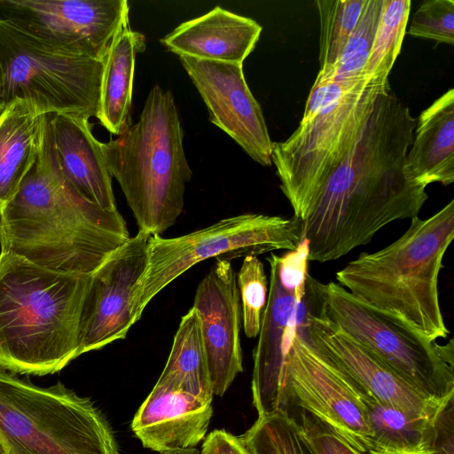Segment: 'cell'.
<instances>
[{
    "label": "cell",
    "instance_id": "obj_1",
    "mask_svg": "<svg viewBox=\"0 0 454 454\" xmlns=\"http://www.w3.org/2000/svg\"><path fill=\"white\" fill-rule=\"evenodd\" d=\"M416 119L389 89L376 96L360 135L303 221L309 261H335L371 242L385 225L419 215L428 199L405 158Z\"/></svg>",
    "mask_w": 454,
    "mask_h": 454
},
{
    "label": "cell",
    "instance_id": "obj_2",
    "mask_svg": "<svg viewBox=\"0 0 454 454\" xmlns=\"http://www.w3.org/2000/svg\"><path fill=\"white\" fill-rule=\"evenodd\" d=\"M129 238L118 210L89 201L60 174L43 119L35 162L0 211L1 252L54 271L90 275Z\"/></svg>",
    "mask_w": 454,
    "mask_h": 454
},
{
    "label": "cell",
    "instance_id": "obj_3",
    "mask_svg": "<svg viewBox=\"0 0 454 454\" xmlns=\"http://www.w3.org/2000/svg\"><path fill=\"white\" fill-rule=\"evenodd\" d=\"M90 275L54 271L0 253V368L44 376L79 356Z\"/></svg>",
    "mask_w": 454,
    "mask_h": 454
},
{
    "label": "cell",
    "instance_id": "obj_4",
    "mask_svg": "<svg viewBox=\"0 0 454 454\" xmlns=\"http://www.w3.org/2000/svg\"><path fill=\"white\" fill-rule=\"evenodd\" d=\"M453 238L451 200L427 219L412 218L395 242L373 253H361L335 278L357 299L427 339H445L450 332L441 310L438 279Z\"/></svg>",
    "mask_w": 454,
    "mask_h": 454
},
{
    "label": "cell",
    "instance_id": "obj_5",
    "mask_svg": "<svg viewBox=\"0 0 454 454\" xmlns=\"http://www.w3.org/2000/svg\"><path fill=\"white\" fill-rule=\"evenodd\" d=\"M169 90L154 85L135 124L102 143L106 167L119 183L139 231L160 235L183 212L192 170Z\"/></svg>",
    "mask_w": 454,
    "mask_h": 454
},
{
    "label": "cell",
    "instance_id": "obj_6",
    "mask_svg": "<svg viewBox=\"0 0 454 454\" xmlns=\"http://www.w3.org/2000/svg\"><path fill=\"white\" fill-rule=\"evenodd\" d=\"M4 454H121L103 412L61 382L39 387L0 368Z\"/></svg>",
    "mask_w": 454,
    "mask_h": 454
},
{
    "label": "cell",
    "instance_id": "obj_7",
    "mask_svg": "<svg viewBox=\"0 0 454 454\" xmlns=\"http://www.w3.org/2000/svg\"><path fill=\"white\" fill-rule=\"evenodd\" d=\"M302 228L303 222L294 216L246 213L176 238L151 235L147 264L134 292L135 322L163 288L195 264L211 258L231 261L294 251L303 239Z\"/></svg>",
    "mask_w": 454,
    "mask_h": 454
},
{
    "label": "cell",
    "instance_id": "obj_8",
    "mask_svg": "<svg viewBox=\"0 0 454 454\" xmlns=\"http://www.w3.org/2000/svg\"><path fill=\"white\" fill-rule=\"evenodd\" d=\"M387 87L361 85L301 121L286 140L272 143L271 162L294 217L304 221L325 183L356 142L376 96Z\"/></svg>",
    "mask_w": 454,
    "mask_h": 454
},
{
    "label": "cell",
    "instance_id": "obj_9",
    "mask_svg": "<svg viewBox=\"0 0 454 454\" xmlns=\"http://www.w3.org/2000/svg\"><path fill=\"white\" fill-rule=\"evenodd\" d=\"M104 61L55 51L0 21V75L5 106L32 103L41 114L98 117Z\"/></svg>",
    "mask_w": 454,
    "mask_h": 454
},
{
    "label": "cell",
    "instance_id": "obj_10",
    "mask_svg": "<svg viewBox=\"0 0 454 454\" xmlns=\"http://www.w3.org/2000/svg\"><path fill=\"white\" fill-rule=\"evenodd\" d=\"M324 294L328 317L406 383L434 399L454 396L452 339L439 345L333 281Z\"/></svg>",
    "mask_w": 454,
    "mask_h": 454
},
{
    "label": "cell",
    "instance_id": "obj_11",
    "mask_svg": "<svg viewBox=\"0 0 454 454\" xmlns=\"http://www.w3.org/2000/svg\"><path fill=\"white\" fill-rule=\"evenodd\" d=\"M286 377L294 406L309 411L352 447L367 453L371 429L361 401L365 392L312 340L308 314L290 335Z\"/></svg>",
    "mask_w": 454,
    "mask_h": 454
},
{
    "label": "cell",
    "instance_id": "obj_12",
    "mask_svg": "<svg viewBox=\"0 0 454 454\" xmlns=\"http://www.w3.org/2000/svg\"><path fill=\"white\" fill-rule=\"evenodd\" d=\"M129 11L126 0H0V21L55 51L102 61Z\"/></svg>",
    "mask_w": 454,
    "mask_h": 454
},
{
    "label": "cell",
    "instance_id": "obj_13",
    "mask_svg": "<svg viewBox=\"0 0 454 454\" xmlns=\"http://www.w3.org/2000/svg\"><path fill=\"white\" fill-rule=\"evenodd\" d=\"M324 288V283L308 276V332L312 340L367 395L434 419L451 397L442 401L420 393L345 333L325 312Z\"/></svg>",
    "mask_w": 454,
    "mask_h": 454
},
{
    "label": "cell",
    "instance_id": "obj_14",
    "mask_svg": "<svg viewBox=\"0 0 454 454\" xmlns=\"http://www.w3.org/2000/svg\"><path fill=\"white\" fill-rule=\"evenodd\" d=\"M150 236L138 231L90 274L80 317L79 356L125 339L136 323L133 297L147 264Z\"/></svg>",
    "mask_w": 454,
    "mask_h": 454
},
{
    "label": "cell",
    "instance_id": "obj_15",
    "mask_svg": "<svg viewBox=\"0 0 454 454\" xmlns=\"http://www.w3.org/2000/svg\"><path fill=\"white\" fill-rule=\"evenodd\" d=\"M267 262L270 289L254 349L251 382L253 404L258 417L290 413L294 407L286 377V356L290 335L309 308L306 283L297 286L281 279L273 252Z\"/></svg>",
    "mask_w": 454,
    "mask_h": 454
},
{
    "label": "cell",
    "instance_id": "obj_16",
    "mask_svg": "<svg viewBox=\"0 0 454 454\" xmlns=\"http://www.w3.org/2000/svg\"><path fill=\"white\" fill-rule=\"evenodd\" d=\"M180 62L206 104L209 121L257 163L270 166L273 142L243 65L184 56Z\"/></svg>",
    "mask_w": 454,
    "mask_h": 454
},
{
    "label": "cell",
    "instance_id": "obj_17",
    "mask_svg": "<svg viewBox=\"0 0 454 454\" xmlns=\"http://www.w3.org/2000/svg\"><path fill=\"white\" fill-rule=\"evenodd\" d=\"M192 308L200 318L213 395L223 396L243 372L241 304L231 261L216 259L196 289Z\"/></svg>",
    "mask_w": 454,
    "mask_h": 454
},
{
    "label": "cell",
    "instance_id": "obj_18",
    "mask_svg": "<svg viewBox=\"0 0 454 454\" xmlns=\"http://www.w3.org/2000/svg\"><path fill=\"white\" fill-rule=\"evenodd\" d=\"M44 128L55 165L63 177L89 201L107 211L117 209L102 143L88 119L44 114Z\"/></svg>",
    "mask_w": 454,
    "mask_h": 454
},
{
    "label": "cell",
    "instance_id": "obj_19",
    "mask_svg": "<svg viewBox=\"0 0 454 454\" xmlns=\"http://www.w3.org/2000/svg\"><path fill=\"white\" fill-rule=\"evenodd\" d=\"M212 401L157 381L131 422L145 448L160 454L195 448L206 437Z\"/></svg>",
    "mask_w": 454,
    "mask_h": 454
},
{
    "label": "cell",
    "instance_id": "obj_20",
    "mask_svg": "<svg viewBox=\"0 0 454 454\" xmlns=\"http://www.w3.org/2000/svg\"><path fill=\"white\" fill-rule=\"evenodd\" d=\"M262 30L255 20L215 6L181 23L160 43L179 57L243 65Z\"/></svg>",
    "mask_w": 454,
    "mask_h": 454
},
{
    "label": "cell",
    "instance_id": "obj_21",
    "mask_svg": "<svg viewBox=\"0 0 454 454\" xmlns=\"http://www.w3.org/2000/svg\"><path fill=\"white\" fill-rule=\"evenodd\" d=\"M405 158L408 177L417 184L454 182V90L450 89L416 121Z\"/></svg>",
    "mask_w": 454,
    "mask_h": 454
},
{
    "label": "cell",
    "instance_id": "obj_22",
    "mask_svg": "<svg viewBox=\"0 0 454 454\" xmlns=\"http://www.w3.org/2000/svg\"><path fill=\"white\" fill-rule=\"evenodd\" d=\"M44 114L14 99L0 114V211L18 192L37 158Z\"/></svg>",
    "mask_w": 454,
    "mask_h": 454
},
{
    "label": "cell",
    "instance_id": "obj_23",
    "mask_svg": "<svg viewBox=\"0 0 454 454\" xmlns=\"http://www.w3.org/2000/svg\"><path fill=\"white\" fill-rule=\"evenodd\" d=\"M145 50V35L132 30L129 22L116 34L104 59L97 119L114 135H119L131 123L135 60Z\"/></svg>",
    "mask_w": 454,
    "mask_h": 454
},
{
    "label": "cell",
    "instance_id": "obj_24",
    "mask_svg": "<svg viewBox=\"0 0 454 454\" xmlns=\"http://www.w3.org/2000/svg\"><path fill=\"white\" fill-rule=\"evenodd\" d=\"M371 429L367 454H432L434 420L380 403L363 393Z\"/></svg>",
    "mask_w": 454,
    "mask_h": 454
},
{
    "label": "cell",
    "instance_id": "obj_25",
    "mask_svg": "<svg viewBox=\"0 0 454 454\" xmlns=\"http://www.w3.org/2000/svg\"><path fill=\"white\" fill-rule=\"evenodd\" d=\"M158 381L196 397L213 400L200 318L194 308L180 321L168 358Z\"/></svg>",
    "mask_w": 454,
    "mask_h": 454
},
{
    "label": "cell",
    "instance_id": "obj_26",
    "mask_svg": "<svg viewBox=\"0 0 454 454\" xmlns=\"http://www.w3.org/2000/svg\"><path fill=\"white\" fill-rule=\"evenodd\" d=\"M410 0H383L379 23L364 68L370 82L388 84L399 55L410 16Z\"/></svg>",
    "mask_w": 454,
    "mask_h": 454
},
{
    "label": "cell",
    "instance_id": "obj_27",
    "mask_svg": "<svg viewBox=\"0 0 454 454\" xmlns=\"http://www.w3.org/2000/svg\"><path fill=\"white\" fill-rule=\"evenodd\" d=\"M366 1H316L320 20L319 72H326L340 59Z\"/></svg>",
    "mask_w": 454,
    "mask_h": 454
},
{
    "label": "cell",
    "instance_id": "obj_28",
    "mask_svg": "<svg viewBox=\"0 0 454 454\" xmlns=\"http://www.w3.org/2000/svg\"><path fill=\"white\" fill-rule=\"evenodd\" d=\"M382 3L383 0L366 1L340 59L326 72L318 71L317 80L370 82L364 75V68L379 23Z\"/></svg>",
    "mask_w": 454,
    "mask_h": 454
},
{
    "label": "cell",
    "instance_id": "obj_29",
    "mask_svg": "<svg viewBox=\"0 0 454 454\" xmlns=\"http://www.w3.org/2000/svg\"><path fill=\"white\" fill-rule=\"evenodd\" d=\"M241 439L252 454H313L289 413L258 417Z\"/></svg>",
    "mask_w": 454,
    "mask_h": 454
},
{
    "label": "cell",
    "instance_id": "obj_30",
    "mask_svg": "<svg viewBox=\"0 0 454 454\" xmlns=\"http://www.w3.org/2000/svg\"><path fill=\"white\" fill-rule=\"evenodd\" d=\"M242 324L247 338H255L260 333L262 315L268 299V280L263 263L257 256L244 257L237 274Z\"/></svg>",
    "mask_w": 454,
    "mask_h": 454
},
{
    "label": "cell",
    "instance_id": "obj_31",
    "mask_svg": "<svg viewBox=\"0 0 454 454\" xmlns=\"http://www.w3.org/2000/svg\"><path fill=\"white\" fill-rule=\"evenodd\" d=\"M408 33L424 39L452 45L454 43V1H424L414 12Z\"/></svg>",
    "mask_w": 454,
    "mask_h": 454
},
{
    "label": "cell",
    "instance_id": "obj_32",
    "mask_svg": "<svg viewBox=\"0 0 454 454\" xmlns=\"http://www.w3.org/2000/svg\"><path fill=\"white\" fill-rule=\"evenodd\" d=\"M294 418L313 454H367L352 447L329 426L301 409Z\"/></svg>",
    "mask_w": 454,
    "mask_h": 454
},
{
    "label": "cell",
    "instance_id": "obj_33",
    "mask_svg": "<svg viewBox=\"0 0 454 454\" xmlns=\"http://www.w3.org/2000/svg\"><path fill=\"white\" fill-rule=\"evenodd\" d=\"M368 81L342 82L333 80H315L301 121L311 119L319 110L344 96L354 89L368 83Z\"/></svg>",
    "mask_w": 454,
    "mask_h": 454
},
{
    "label": "cell",
    "instance_id": "obj_34",
    "mask_svg": "<svg viewBox=\"0 0 454 454\" xmlns=\"http://www.w3.org/2000/svg\"><path fill=\"white\" fill-rule=\"evenodd\" d=\"M432 454H454V396L435 418Z\"/></svg>",
    "mask_w": 454,
    "mask_h": 454
},
{
    "label": "cell",
    "instance_id": "obj_35",
    "mask_svg": "<svg viewBox=\"0 0 454 454\" xmlns=\"http://www.w3.org/2000/svg\"><path fill=\"white\" fill-rule=\"evenodd\" d=\"M200 454H252L240 436L224 429L211 431L202 443Z\"/></svg>",
    "mask_w": 454,
    "mask_h": 454
},
{
    "label": "cell",
    "instance_id": "obj_36",
    "mask_svg": "<svg viewBox=\"0 0 454 454\" xmlns=\"http://www.w3.org/2000/svg\"><path fill=\"white\" fill-rule=\"evenodd\" d=\"M161 454H200V452L195 448H191V449L176 450L167 451V452H164Z\"/></svg>",
    "mask_w": 454,
    "mask_h": 454
},
{
    "label": "cell",
    "instance_id": "obj_37",
    "mask_svg": "<svg viewBox=\"0 0 454 454\" xmlns=\"http://www.w3.org/2000/svg\"><path fill=\"white\" fill-rule=\"evenodd\" d=\"M5 107V104L3 98V87H2V81H1V75H0V114Z\"/></svg>",
    "mask_w": 454,
    "mask_h": 454
},
{
    "label": "cell",
    "instance_id": "obj_38",
    "mask_svg": "<svg viewBox=\"0 0 454 454\" xmlns=\"http://www.w3.org/2000/svg\"><path fill=\"white\" fill-rule=\"evenodd\" d=\"M0 454H4V451H3V449H2V447H1V445H0Z\"/></svg>",
    "mask_w": 454,
    "mask_h": 454
}]
</instances>
